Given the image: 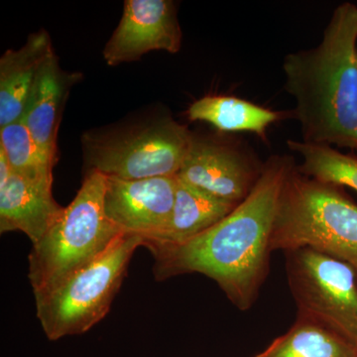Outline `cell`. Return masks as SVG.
<instances>
[{"label":"cell","instance_id":"6da1fadb","mask_svg":"<svg viewBox=\"0 0 357 357\" xmlns=\"http://www.w3.org/2000/svg\"><path fill=\"white\" fill-rule=\"evenodd\" d=\"M295 165L292 157H270L248 198L191 241H144L143 246L154 256L155 279L203 274L217 282L237 309H250L269 274L275 218L286 178Z\"/></svg>","mask_w":357,"mask_h":357},{"label":"cell","instance_id":"7a4b0ae2","mask_svg":"<svg viewBox=\"0 0 357 357\" xmlns=\"http://www.w3.org/2000/svg\"><path fill=\"white\" fill-rule=\"evenodd\" d=\"M357 4L333 13L318 46L284 59L303 141L357 150Z\"/></svg>","mask_w":357,"mask_h":357},{"label":"cell","instance_id":"3957f363","mask_svg":"<svg viewBox=\"0 0 357 357\" xmlns=\"http://www.w3.org/2000/svg\"><path fill=\"white\" fill-rule=\"evenodd\" d=\"M311 248L357 271V204L342 187L307 177L294 166L286 178L271 251Z\"/></svg>","mask_w":357,"mask_h":357},{"label":"cell","instance_id":"277c9868","mask_svg":"<svg viewBox=\"0 0 357 357\" xmlns=\"http://www.w3.org/2000/svg\"><path fill=\"white\" fill-rule=\"evenodd\" d=\"M107 177L89 171L72 203L46 236L34 244L28 261L33 293L46 292L102 255L121 232L105 213Z\"/></svg>","mask_w":357,"mask_h":357},{"label":"cell","instance_id":"5b68a950","mask_svg":"<svg viewBox=\"0 0 357 357\" xmlns=\"http://www.w3.org/2000/svg\"><path fill=\"white\" fill-rule=\"evenodd\" d=\"M143 241L122 234L93 262L50 290L34 294L37 318L49 340L83 335L107 316Z\"/></svg>","mask_w":357,"mask_h":357},{"label":"cell","instance_id":"8992f818","mask_svg":"<svg viewBox=\"0 0 357 357\" xmlns=\"http://www.w3.org/2000/svg\"><path fill=\"white\" fill-rule=\"evenodd\" d=\"M187 126L172 119L148 126L83 137L89 171L107 178L142 180L177 176L192 140Z\"/></svg>","mask_w":357,"mask_h":357},{"label":"cell","instance_id":"52a82bcc","mask_svg":"<svg viewBox=\"0 0 357 357\" xmlns=\"http://www.w3.org/2000/svg\"><path fill=\"white\" fill-rule=\"evenodd\" d=\"M286 272L298 314L357 347V271L311 248L286 251Z\"/></svg>","mask_w":357,"mask_h":357},{"label":"cell","instance_id":"ba28073f","mask_svg":"<svg viewBox=\"0 0 357 357\" xmlns=\"http://www.w3.org/2000/svg\"><path fill=\"white\" fill-rule=\"evenodd\" d=\"M176 187L177 176L133 181L107 178L105 215L121 234L157 239L172 217Z\"/></svg>","mask_w":357,"mask_h":357},{"label":"cell","instance_id":"9c48e42d","mask_svg":"<svg viewBox=\"0 0 357 357\" xmlns=\"http://www.w3.org/2000/svg\"><path fill=\"white\" fill-rule=\"evenodd\" d=\"M182 30L170 0H126L121 22L103 49L107 65L139 60L151 51L176 54Z\"/></svg>","mask_w":357,"mask_h":357},{"label":"cell","instance_id":"30bf717a","mask_svg":"<svg viewBox=\"0 0 357 357\" xmlns=\"http://www.w3.org/2000/svg\"><path fill=\"white\" fill-rule=\"evenodd\" d=\"M262 167L236 147L194 136L177 177L215 198L238 204L252 191Z\"/></svg>","mask_w":357,"mask_h":357},{"label":"cell","instance_id":"8fae6325","mask_svg":"<svg viewBox=\"0 0 357 357\" xmlns=\"http://www.w3.org/2000/svg\"><path fill=\"white\" fill-rule=\"evenodd\" d=\"M54 53L50 35L41 30L0 58V128L22 121L40 70Z\"/></svg>","mask_w":357,"mask_h":357},{"label":"cell","instance_id":"7c38bea8","mask_svg":"<svg viewBox=\"0 0 357 357\" xmlns=\"http://www.w3.org/2000/svg\"><path fill=\"white\" fill-rule=\"evenodd\" d=\"M52 189L13 173L0 187V232L18 230L33 245L38 243L65 210L54 199Z\"/></svg>","mask_w":357,"mask_h":357},{"label":"cell","instance_id":"4fadbf2b","mask_svg":"<svg viewBox=\"0 0 357 357\" xmlns=\"http://www.w3.org/2000/svg\"><path fill=\"white\" fill-rule=\"evenodd\" d=\"M79 77V75L65 72L54 53L40 70L22 119L41 151L54 164L57 157L58 131L63 109L70 86Z\"/></svg>","mask_w":357,"mask_h":357},{"label":"cell","instance_id":"5bb4252c","mask_svg":"<svg viewBox=\"0 0 357 357\" xmlns=\"http://www.w3.org/2000/svg\"><path fill=\"white\" fill-rule=\"evenodd\" d=\"M236 206L199 191L177 177L175 203L168 227L158 238L144 241L180 244L191 241L220 222Z\"/></svg>","mask_w":357,"mask_h":357},{"label":"cell","instance_id":"9a60e30c","mask_svg":"<svg viewBox=\"0 0 357 357\" xmlns=\"http://www.w3.org/2000/svg\"><path fill=\"white\" fill-rule=\"evenodd\" d=\"M286 112H275L230 96H206L190 105L191 121L208 122L223 132H251L266 140L267 130L285 119Z\"/></svg>","mask_w":357,"mask_h":357},{"label":"cell","instance_id":"2e32d148","mask_svg":"<svg viewBox=\"0 0 357 357\" xmlns=\"http://www.w3.org/2000/svg\"><path fill=\"white\" fill-rule=\"evenodd\" d=\"M255 357H357V347L325 326L298 314L287 333Z\"/></svg>","mask_w":357,"mask_h":357},{"label":"cell","instance_id":"e0dca14e","mask_svg":"<svg viewBox=\"0 0 357 357\" xmlns=\"http://www.w3.org/2000/svg\"><path fill=\"white\" fill-rule=\"evenodd\" d=\"M0 147L6 151L13 174L35 184L53 188L55 164L41 151L24 121L0 128Z\"/></svg>","mask_w":357,"mask_h":357},{"label":"cell","instance_id":"ac0fdd59","mask_svg":"<svg viewBox=\"0 0 357 357\" xmlns=\"http://www.w3.org/2000/svg\"><path fill=\"white\" fill-rule=\"evenodd\" d=\"M289 149L299 154L300 172L321 182L357 191V157L342 153L330 145L312 144L304 141L288 140Z\"/></svg>","mask_w":357,"mask_h":357},{"label":"cell","instance_id":"d6986e66","mask_svg":"<svg viewBox=\"0 0 357 357\" xmlns=\"http://www.w3.org/2000/svg\"><path fill=\"white\" fill-rule=\"evenodd\" d=\"M11 175H13V170H11L8 158L3 148L0 147V187L6 184Z\"/></svg>","mask_w":357,"mask_h":357}]
</instances>
